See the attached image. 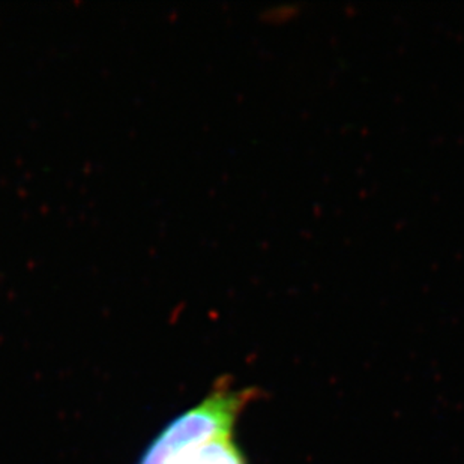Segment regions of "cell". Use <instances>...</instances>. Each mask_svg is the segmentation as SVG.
Masks as SVG:
<instances>
[{
  "label": "cell",
  "mask_w": 464,
  "mask_h": 464,
  "mask_svg": "<svg viewBox=\"0 0 464 464\" xmlns=\"http://www.w3.org/2000/svg\"><path fill=\"white\" fill-rule=\"evenodd\" d=\"M258 394L256 388H233L223 377L200 403L158 434L139 464H248L233 434Z\"/></svg>",
  "instance_id": "6da1fadb"
},
{
  "label": "cell",
  "mask_w": 464,
  "mask_h": 464,
  "mask_svg": "<svg viewBox=\"0 0 464 464\" xmlns=\"http://www.w3.org/2000/svg\"><path fill=\"white\" fill-rule=\"evenodd\" d=\"M269 15H271L272 20H276V15H281L283 18H287L290 15L289 13V6H285V8L276 9L272 8L271 13H269Z\"/></svg>",
  "instance_id": "7a4b0ae2"
}]
</instances>
